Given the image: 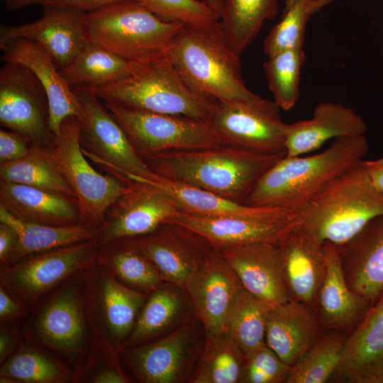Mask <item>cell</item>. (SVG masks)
<instances>
[{
	"label": "cell",
	"instance_id": "cell-1",
	"mask_svg": "<svg viewBox=\"0 0 383 383\" xmlns=\"http://www.w3.org/2000/svg\"><path fill=\"white\" fill-rule=\"evenodd\" d=\"M284 155L223 145L162 152L144 160L161 178L245 204L260 177Z\"/></svg>",
	"mask_w": 383,
	"mask_h": 383
},
{
	"label": "cell",
	"instance_id": "cell-2",
	"mask_svg": "<svg viewBox=\"0 0 383 383\" xmlns=\"http://www.w3.org/2000/svg\"><path fill=\"white\" fill-rule=\"evenodd\" d=\"M365 135L338 138L323 151L284 156L258 179L245 204L296 213L335 179L363 160Z\"/></svg>",
	"mask_w": 383,
	"mask_h": 383
},
{
	"label": "cell",
	"instance_id": "cell-3",
	"mask_svg": "<svg viewBox=\"0 0 383 383\" xmlns=\"http://www.w3.org/2000/svg\"><path fill=\"white\" fill-rule=\"evenodd\" d=\"M297 226L322 244L342 247L383 216V195L362 161L343 172L296 213Z\"/></svg>",
	"mask_w": 383,
	"mask_h": 383
},
{
	"label": "cell",
	"instance_id": "cell-4",
	"mask_svg": "<svg viewBox=\"0 0 383 383\" xmlns=\"http://www.w3.org/2000/svg\"><path fill=\"white\" fill-rule=\"evenodd\" d=\"M129 63L128 74L113 83L89 87L102 101L145 111L210 121L217 101L194 90L166 52Z\"/></svg>",
	"mask_w": 383,
	"mask_h": 383
},
{
	"label": "cell",
	"instance_id": "cell-5",
	"mask_svg": "<svg viewBox=\"0 0 383 383\" xmlns=\"http://www.w3.org/2000/svg\"><path fill=\"white\" fill-rule=\"evenodd\" d=\"M165 52L185 82L201 95L223 102L259 96L246 87L240 56L232 50L218 25L184 26Z\"/></svg>",
	"mask_w": 383,
	"mask_h": 383
},
{
	"label": "cell",
	"instance_id": "cell-6",
	"mask_svg": "<svg viewBox=\"0 0 383 383\" xmlns=\"http://www.w3.org/2000/svg\"><path fill=\"white\" fill-rule=\"evenodd\" d=\"M84 22L89 42L128 62L165 52L184 26L161 20L136 0H118L86 12Z\"/></svg>",
	"mask_w": 383,
	"mask_h": 383
},
{
	"label": "cell",
	"instance_id": "cell-7",
	"mask_svg": "<svg viewBox=\"0 0 383 383\" xmlns=\"http://www.w3.org/2000/svg\"><path fill=\"white\" fill-rule=\"evenodd\" d=\"M81 121L69 116L48 146L51 155L77 196L80 223L95 228L103 223L106 212L123 191L117 177L103 174L88 162L80 140Z\"/></svg>",
	"mask_w": 383,
	"mask_h": 383
},
{
	"label": "cell",
	"instance_id": "cell-8",
	"mask_svg": "<svg viewBox=\"0 0 383 383\" xmlns=\"http://www.w3.org/2000/svg\"><path fill=\"white\" fill-rule=\"evenodd\" d=\"M103 103L143 159L162 152L228 145L209 121Z\"/></svg>",
	"mask_w": 383,
	"mask_h": 383
},
{
	"label": "cell",
	"instance_id": "cell-9",
	"mask_svg": "<svg viewBox=\"0 0 383 383\" xmlns=\"http://www.w3.org/2000/svg\"><path fill=\"white\" fill-rule=\"evenodd\" d=\"M72 89L82 113L80 140L84 155L109 174L154 179L157 174L103 101L88 87Z\"/></svg>",
	"mask_w": 383,
	"mask_h": 383
},
{
	"label": "cell",
	"instance_id": "cell-10",
	"mask_svg": "<svg viewBox=\"0 0 383 383\" xmlns=\"http://www.w3.org/2000/svg\"><path fill=\"white\" fill-rule=\"evenodd\" d=\"M206 338L204 327L195 316L167 335L118 350L140 382L186 383L192 377Z\"/></svg>",
	"mask_w": 383,
	"mask_h": 383
},
{
	"label": "cell",
	"instance_id": "cell-11",
	"mask_svg": "<svg viewBox=\"0 0 383 383\" xmlns=\"http://www.w3.org/2000/svg\"><path fill=\"white\" fill-rule=\"evenodd\" d=\"M87 269L70 277L44 301L28 329L30 338L72 361L85 353L91 330Z\"/></svg>",
	"mask_w": 383,
	"mask_h": 383
},
{
	"label": "cell",
	"instance_id": "cell-12",
	"mask_svg": "<svg viewBox=\"0 0 383 383\" xmlns=\"http://www.w3.org/2000/svg\"><path fill=\"white\" fill-rule=\"evenodd\" d=\"M98 251L94 238L30 255L1 267V284L31 306L57 285L91 267Z\"/></svg>",
	"mask_w": 383,
	"mask_h": 383
},
{
	"label": "cell",
	"instance_id": "cell-13",
	"mask_svg": "<svg viewBox=\"0 0 383 383\" xmlns=\"http://www.w3.org/2000/svg\"><path fill=\"white\" fill-rule=\"evenodd\" d=\"M118 178L124 184L123 191L99 227L95 238L99 247L150 233L180 211L172 196L160 187L135 177Z\"/></svg>",
	"mask_w": 383,
	"mask_h": 383
},
{
	"label": "cell",
	"instance_id": "cell-14",
	"mask_svg": "<svg viewBox=\"0 0 383 383\" xmlns=\"http://www.w3.org/2000/svg\"><path fill=\"white\" fill-rule=\"evenodd\" d=\"M274 101L260 96L230 102L217 101L210 122L228 145L263 153H285L288 123Z\"/></svg>",
	"mask_w": 383,
	"mask_h": 383
},
{
	"label": "cell",
	"instance_id": "cell-15",
	"mask_svg": "<svg viewBox=\"0 0 383 383\" xmlns=\"http://www.w3.org/2000/svg\"><path fill=\"white\" fill-rule=\"evenodd\" d=\"M0 123L33 146H49L55 135L49 126L45 90L20 64L4 62L0 70Z\"/></svg>",
	"mask_w": 383,
	"mask_h": 383
},
{
	"label": "cell",
	"instance_id": "cell-16",
	"mask_svg": "<svg viewBox=\"0 0 383 383\" xmlns=\"http://www.w3.org/2000/svg\"><path fill=\"white\" fill-rule=\"evenodd\" d=\"M87 291L96 339L119 348L131 333L147 294L123 284L96 261L87 269Z\"/></svg>",
	"mask_w": 383,
	"mask_h": 383
},
{
	"label": "cell",
	"instance_id": "cell-17",
	"mask_svg": "<svg viewBox=\"0 0 383 383\" xmlns=\"http://www.w3.org/2000/svg\"><path fill=\"white\" fill-rule=\"evenodd\" d=\"M131 239L165 281L184 288L215 248L198 233L174 222Z\"/></svg>",
	"mask_w": 383,
	"mask_h": 383
},
{
	"label": "cell",
	"instance_id": "cell-18",
	"mask_svg": "<svg viewBox=\"0 0 383 383\" xmlns=\"http://www.w3.org/2000/svg\"><path fill=\"white\" fill-rule=\"evenodd\" d=\"M82 11L62 6H43L38 19L0 26V44L15 38L39 43L59 70L67 67L89 43Z\"/></svg>",
	"mask_w": 383,
	"mask_h": 383
},
{
	"label": "cell",
	"instance_id": "cell-19",
	"mask_svg": "<svg viewBox=\"0 0 383 383\" xmlns=\"http://www.w3.org/2000/svg\"><path fill=\"white\" fill-rule=\"evenodd\" d=\"M242 288L235 271L214 248L184 287L206 336L226 331L229 311Z\"/></svg>",
	"mask_w": 383,
	"mask_h": 383
},
{
	"label": "cell",
	"instance_id": "cell-20",
	"mask_svg": "<svg viewBox=\"0 0 383 383\" xmlns=\"http://www.w3.org/2000/svg\"><path fill=\"white\" fill-rule=\"evenodd\" d=\"M218 250L243 288L270 309L292 300L277 243H256Z\"/></svg>",
	"mask_w": 383,
	"mask_h": 383
},
{
	"label": "cell",
	"instance_id": "cell-21",
	"mask_svg": "<svg viewBox=\"0 0 383 383\" xmlns=\"http://www.w3.org/2000/svg\"><path fill=\"white\" fill-rule=\"evenodd\" d=\"M331 379L345 383H383V289L346 338Z\"/></svg>",
	"mask_w": 383,
	"mask_h": 383
},
{
	"label": "cell",
	"instance_id": "cell-22",
	"mask_svg": "<svg viewBox=\"0 0 383 383\" xmlns=\"http://www.w3.org/2000/svg\"><path fill=\"white\" fill-rule=\"evenodd\" d=\"M4 62L20 64L29 69L45 90L49 104V126L57 134L62 121L69 116L82 119L79 104L60 70L44 48L38 43L15 38L0 44Z\"/></svg>",
	"mask_w": 383,
	"mask_h": 383
},
{
	"label": "cell",
	"instance_id": "cell-23",
	"mask_svg": "<svg viewBox=\"0 0 383 383\" xmlns=\"http://www.w3.org/2000/svg\"><path fill=\"white\" fill-rule=\"evenodd\" d=\"M292 300L311 304L325 271L323 244L295 225L277 242Z\"/></svg>",
	"mask_w": 383,
	"mask_h": 383
},
{
	"label": "cell",
	"instance_id": "cell-24",
	"mask_svg": "<svg viewBox=\"0 0 383 383\" xmlns=\"http://www.w3.org/2000/svg\"><path fill=\"white\" fill-rule=\"evenodd\" d=\"M367 124L353 109L331 101L319 103L311 118L288 123L285 156L308 154L329 140L363 135Z\"/></svg>",
	"mask_w": 383,
	"mask_h": 383
},
{
	"label": "cell",
	"instance_id": "cell-25",
	"mask_svg": "<svg viewBox=\"0 0 383 383\" xmlns=\"http://www.w3.org/2000/svg\"><path fill=\"white\" fill-rule=\"evenodd\" d=\"M168 222L186 226L205 238L215 248L256 243H277L293 226L288 221H265L242 217H210L179 211Z\"/></svg>",
	"mask_w": 383,
	"mask_h": 383
},
{
	"label": "cell",
	"instance_id": "cell-26",
	"mask_svg": "<svg viewBox=\"0 0 383 383\" xmlns=\"http://www.w3.org/2000/svg\"><path fill=\"white\" fill-rule=\"evenodd\" d=\"M195 316L187 290L165 281L147 295L131 333L119 348H132L154 340Z\"/></svg>",
	"mask_w": 383,
	"mask_h": 383
},
{
	"label": "cell",
	"instance_id": "cell-27",
	"mask_svg": "<svg viewBox=\"0 0 383 383\" xmlns=\"http://www.w3.org/2000/svg\"><path fill=\"white\" fill-rule=\"evenodd\" d=\"M320 333L317 317L304 302L290 300L268 312L266 344L290 367L306 354Z\"/></svg>",
	"mask_w": 383,
	"mask_h": 383
},
{
	"label": "cell",
	"instance_id": "cell-28",
	"mask_svg": "<svg viewBox=\"0 0 383 383\" xmlns=\"http://www.w3.org/2000/svg\"><path fill=\"white\" fill-rule=\"evenodd\" d=\"M339 249L348 286L372 304L383 289V216Z\"/></svg>",
	"mask_w": 383,
	"mask_h": 383
},
{
	"label": "cell",
	"instance_id": "cell-29",
	"mask_svg": "<svg viewBox=\"0 0 383 383\" xmlns=\"http://www.w3.org/2000/svg\"><path fill=\"white\" fill-rule=\"evenodd\" d=\"M0 204L23 221L59 226L81 223L77 200L27 185L1 180Z\"/></svg>",
	"mask_w": 383,
	"mask_h": 383
},
{
	"label": "cell",
	"instance_id": "cell-30",
	"mask_svg": "<svg viewBox=\"0 0 383 383\" xmlns=\"http://www.w3.org/2000/svg\"><path fill=\"white\" fill-rule=\"evenodd\" d=\"M165 190L177 202L179 210L187 213L210 217H242L265 221H288L296 213L279 208L253 206L179 182L157 177L143 178Z\"/></svg>",
	"mask_w": 383,
	"mask_h": 383
},
{
	"label": "cell",
	"instance_id": "cell-31",
	"mask_svg": "<svg viewBox=\"0 0 383 383\" xmlns=\"http://www.w3.org/2000/svg\"><path fill=\"white\" fill-rule=\"evenodd\" d=\"M325 271L318 298L325 324L341 329L360 321L372 304L355 294L348 286L341 261L339 247L323 244Z\"/></svg>",
	"mask_w": 383,
	"mask_h": 383
},
{
	"label": "cell",
	"instance_id": "cell-32",
	"mask_svg": "<svg viewBox=\"0 0 383 383\" xmlns=\"http://www.w3.org/2000/svg\"><path fill=\"white\" fill-rule=\"evenodd\" d=\"M0 222L11 226L17 233L16 243L1 267L11 265L35 253L96 238L99 231V228L82 223L59 226L23 221L1 204Z\"/></svg>",
	"mask_w": 383,
	"mask_h": 383
},
{
	"label": "cell",
	"instance_id": "cell-33",
	"mask_svg": "<svg viewBox=\"0 0 383 383\" xmlns=\"http://www.w3.org/2000/svg\"><path fill=\"white\" fill-rule=\"evenodd\" d=\"M96 261L123 284L147 295L165 282L131 238L99 246Z\"/></svg>",
	"mask_w": 383,
	"mask_h": 383
},
{
	"label": "cell",
	"instance_id": "cell-34",
	"mask_svg": "<svg viewBox=\"0 0 383 383\" xmlns=\"http://www.w3.org/2000/svg\"><path fill=\"white\" fill-rule=\"evenodd\" d=\"M278 9V0H223L218 27L232 50L240 56Z\"/></svg>",
	"mask_w": 383,
	"mask_h": 383
},
{
	"label": "cell",
	"instance_id": "cell-35",
	"mask_svg": "<svg viewBox=\"0 0 383 383\" xmlns=\"http://www.w3.org/2000/svg\"><path fill=\"white\" fill-rule=\"evenodd\" d=\"M0 177L2 181L27 185L77 200L53 160L48 146L32 145L23 157L1 162Z\"/></svg>",
	"mask_w": 383,
	"mask_h": 383
},
{
	"label": "cell",
	"instance_id": "cell-36",
	"mask_svg": "<svg viewBox=\"0 0 383 383\" xmlns=\"http://www.w3.org/2000/svg\"><path fill=\"white\" fill-rule=\"evenodd\" d=\"M129 63L89 42L60 74L71 87H95L118 81L128 74Z\"/></svg>",
	"mask_w": 383,
	"mask_h": 383
},
{
	"label": "cell",
	"instance_id": "cell-37",
	"mask_svg": "<svg viewBox=\"0 0 383 383\" xmlns=\"http://www.w3.org/2000/svg\"><path fill=\"white\" fill-rule=\"evenodd\" d=\"M270 308L242 288L229 311L226 331L245 359L266 344V323Z\"/></svg>",
	"mask_w": 383,
	"mask_h": 383
},
{
	"label": "cell",
	"instance_id": "cell-38",
	"mask_svg": "<svg viewBox=\"0 0 383 383\" xmlns=\"http://www.w3.org/2000/svg\"><path fill=\"white\" fill-rule=\"evenodd\" d=\"M244 362L226 331L206 336L189 383H238Z\"/></svg>",
	"mask_w": 383,
	"mask_h": 383
},
{
	"label": "cell",
	"instance_id": "cell-39",
	"mask_svg": "<svg viewBox=\"0 0 383 383\" xmlns=\"http://www.w3.org/2000/svg\"><path fill=\"white\" fill-rule=\"evenodd\" d=\"M73 379L63 364L30 346L22 347L1 365V383H62Z\"/></svg>",
	"mask_w": 383,
	"mask_h": 383
},
{
	"label": "cell",
	"instance_id": "cell-40",
	"mask_svg": "<svg viewBox=\"0 0 383 383\" xmlns=\"http://www.w3.org/2000/svg\"><path fill=\"white\" fill-rule=\"evenodd\" d=\"M346 338L337 333L321 335L291 367L286 383H324L330 380L342 357Z\"/></svg>",
	"mask_w": 383,
	"mask_h": 383
},
{
	"label": "cell",
	"instance_id": "cell-41",
	"mask_svg": "<svg viewBox=\"0 0 383 383\" xmlns=\"http://www.w3.org/2000/svg\"><path fill=\"white\" fill-rule=\"evenodd\" d=\"M263 64L274 101L284 111L292 109L299 96L301 70L306 60L302 48L279 52Z\"/></svg>",
	"mask_w": 383,
	"mask_h": 383
},
{
	"label": "cell",
	"instance_id": "cell-42",
	"mask_svg": "<svg viewBox=\"0 0 383 383\" xmlns=\"http://www.w3.org/2000/svg\"><path fill=\"white\" fill-rule=\"evenodd\" d=\"M313 0H285L281 20L272 28L263 44L267 57L279 52L303 48L306 23L313 14Z\"/></svg>",
	"mask_w": 383,
	"mask_h": 383
},
{
	"label": "cell",
	"instance_id": "cell-43",
	"mask_svg": "<svg viewBox=\"0 0 383 383\" xmlns=\"http://www.w3.org/2000/svg\"><path fill=\"white\" fill-rule=\"evenodd\" d=\"M161 20L194 28L218 25L220 13L201 0H136Z\"/></svg>",
	"mask_w": 383,
	"mask_h": 383
},
{
	"label": "cell",
	"instance_id": "cell-44",
	"mask_svg": "<svg viewBox=\"0 0 383 383\" xmlns=\"http://www.w3.org/2000/svg\"><path fill=\"white\" fill-rule=\"evenodd\" d=\"M290 369L265 344L245 359L238 383L285 382Z\"/></svg>",
	"mask_w": 383,
	"mask_h": 383
},
{
	"label": "cell",
	"instance_id": "cell-45",
	"mask_svg": "<svg viewBox=\"0 0 383 383\" xmlns=\"http://www.w3.org/2000/svg\"><path fill=\"white\" fill-rule=\"evenodd\" d=\"M118 0H4L8 11H16L31 6H62L89 12Z\"/></svg>",
	"mask_w": 383,
	"mask_h": 383
},
{
	"label": "cell",
	"instance_id": "cell-46",
	"mask_svg": "<svg viewBox=\"0 0 383 383\" xmlns=\"http://www.w3.org/2000/svg\"><path fill=\"white\" fill-rule=\"evenodd\" d=\"M32 145L21 135L13 131H0V162L19 160L26 156Z\"/></svg>",
	"mask_w": 383,
	"mask_h": 383
},
{
	"label": "cell",
	"instance_id": "cell-47",
	"mask_svg": "<svg viewBox=\"0 0 383 383\" xmlns=\"http://www.w3.org/2000/svg\"><path fill=\"white\" fill-rule=\"evenodd\" d=\"M26 305L2 284L0 285L1 322L14 319L25 314Z\"/></svg>",
	"mask_w": 383,
	"mask_h": 383
},
{
	"label": "cell",
	"instance_id": "cell-48",
	"mask_svg": "<svg viewBox=\"0 0 383 383\" xmlns=\"http://www.w3.org/2000/svg\"><path fill=\"white\" fill-rule=\"evenodd\" d=\"M17 241V233L9 225L0 222V262L2 265L13 250Z\"/></svg>",
	"mask_w": 383,
	"mask_h": 383
},
{
	"label": "cell",
	"instance_id": "cell-49",
	"mask_svg": "<svg viewBox=\"0 0 383 383\" xmlns=\"http://www.w3.org/2000/svg\"><path fill=\"white\" fill-rule=\"evenodd\" d=\"M362 164L373 185L383 195V157L362 160Z\"/></svg>",
	"mask_w": 383,
	"mask_h": 383
},
{
	"label": "cell",
	"instance_id": "cell-50",
	"mask_svg": "<svg viewBox=\"0 0 383 383\" xmlns=\"http://www.w3.org/2000/svg\"><path fill=\"white\" fill-rule=\"evenodd\" d=\"M16 328H4L0 333V361H4L13 348L17 337Z\"/></svg>",
	"mask_w": 383,
	"mask_h": 383
},
{
	"label": "cell",
	"instance_id": "cell-51",
	"mask_svg": "<svg viewBox=\"0 0 383 383\" xmlns=\"http://www.w3.org/2000/svg\"><path fill=\"white\" fill-rule=\"evenodd\" d=\"M333 0H313L311 6L312 13H315L320 9L330 4Z\"/></svg>",
	"mask_w": 383,
	"mask_h": 383
},
{
	"label": "cell",
	"instance_id": "cell-52",
	"mask_svg": "<svg viewBox=\"0 0 383 383\" xmlns=\"http://www.w3.org/2000/svg\"><path fill=\"white\" fill-rule=\"evenodd\" d=\"M201 1L205 2L211 8H213L216 11H218L221 16V13L223 8V0H201Z\"/></svg>",
	"mask_w": 383,
	"mask_h": 383
}]
</instances>
